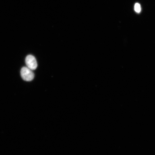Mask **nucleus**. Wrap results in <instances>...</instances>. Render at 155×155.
Wrapping results in <instances>:
<instances>
[{
  "instance_id": "f257e3e1",
  "label": "nucleus",
  "mask_w": 155,
  "mask_h": 155,
  "mask_svg": "<svg viewBox=\"0 0 155 155\" xmlns=\"http://www.w3.org/2000/svg\"><path fill=\"white\" fill-rule=\"evenodd\" d=\"M21 74L22 78L25 81H31L34 79V74L31 70L28 67H23L21 70Z\"/></svg>"
},
{
  "instance_id": "f03ea898",
  "label": "nucleus",
  "mask_w": 155,
  "mask_h": 155,
  "mask_svg": "<svg viewBox=\"0 0 155 155\" xmlns=\"http://www.w3.org/2000/svg\"><path fill=\"white\" fill-rule=\"evenodd\" d=\"M25 61H26L27 67L31 70H34L37 68V62L36 58L33 56L28 55L27 56L25 60Z\"/></svg>"
},
{
  "instance_id": "7ed1b4c3",
  "label": "nucleus",
  "mask_w": 155,
  "mask_h": 155,
  "mask_svg": "<svg viewBox=\"0 0 155 155\" xmlns=\"http://www.w3.org/2000/svg\"><path fill=\"white\" fill-rule=\"evenodd\" d=\"M134 9L136 12L137 13H140L141 10L140 5L138 3H136L135 5Z\"/></svg>"
}]
</instances>
